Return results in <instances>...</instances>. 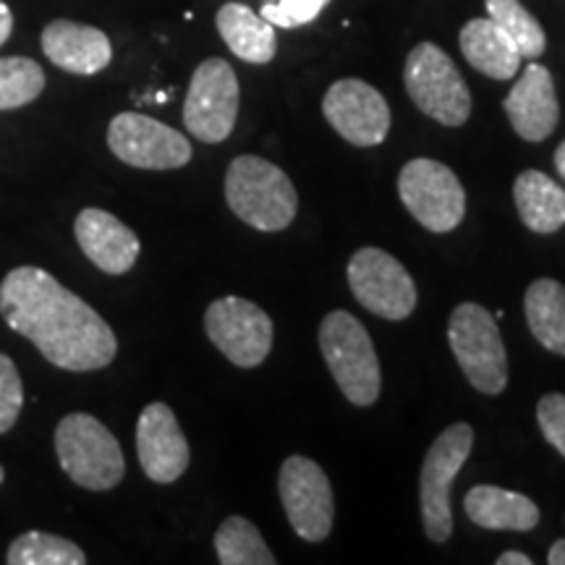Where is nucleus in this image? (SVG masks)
Here are the masks:
<instances>
[{
	"label": "nucleus",
	"mask_w": 565,
	"mask_h": 565,
	"mask_svg": "<svg viewBox=\"0 0 565 565\" xmlns=\"http://www.w3.org/2000/svg\"><path fill=\"white\" fill-rule=\"evenodd\" d=\"M555 168L561 173V179L565 181V141H561V147L555 150Z\"/></svg>",
	"instance_id": "72a5a7b5"
},
{
	"label": "nucleus",
	"mask_w": 565,
	"mask_h": 565,
	"mask_svg": "<svg viewBox=\"0 0 565 565\" xmlns=\"http://www.w3.org/2000/svg\"><path fill=\"white\" fill-rule=\"evenodd\" d=\"M238 79L228 61L207 58L196 66L183 103V124L194 139L221 145L236 129Z\"/></svg>",
	"instance_id": "1a4fd4ad"
},
{
	"label": "nucleus",
	"mask_w": 565,
	"mask_h": 565,
	"mask_svg": "<svg viewBox=\"0 0 565 565\" xmlns=\"http://www.w3.org/2000/svg\"><path fill=\"white\" fill-rule=\"evenodd\" d=\"M524 312L532 335L547 351L565 356V286L553 278H540L526 288Z\"/></svg>",
	"instance_id": "5701e85b"
},
{
	"label": "nucleus",
	"mask_w": 565,
	"mask_h": 565,
	"mask_svg": "<svg viewBox=\"0 0 565 565\" xmlns=\"http://www.w3.org/2000/svg\"><path fill=\"white\" fill-rule=\"evenodd\" d=\"M217 32L236 58L246 63H270L278 51L275 26L244 3H225L215 17Z\"/></svg>",
	"instance_id": "412c9836"
},
{
	"label": "nucleus",
	"mask_w": 565,
	"mask_h": 565,
	"mask_svg": "<svg viewBox=\"0 0 565 565\" xmlns=\"http://www.w3.org/2000/svg\"><path fill=\"white\" fill-rule=\"evenodd\" d=\"M45 89V74L32 58H0V110H13L38 100Z\"/></svg>",
	"instance_id": "bb28decb"
},
{
	"label": "nucleus",
	"mask_w": 565,
	"mask_h": 565,
	"mask_svg": "<svg viewBox=\"0 0 565 565\" xmlns=\"http://www.w3.org/2000/svg\"><path fill=\"white\" fill-rule=\"evenodd\" d=\"M487 17L515 42L524 58H540L547 47V34L534 13L526 11L521 0H484Z\"/></svg>",
	"instance_id": "393cba45"
},
{
	"label": "nucleus",
	"mask_w": 565,
	"mask_h": 565,
	"mask_svg": "<svg viewBox=\"0 0 565 565\" xmlns=\"http://www.w3.org/2000/svg\"><path fill=\"white\" fill-rule=\"evenodd\" d=\"M11 30H13V13L9 6L0 0V45L11 38Z\"/></svg>",
	"instance_id": "7c9ffc66"
},
{
	"label": "nucleus",
	"mask_w": 565,
	"mask_h": 565,
	"mask_svg": "<svg viewBox=\"0 0 565 565\" xmlns=\"http://www.w3.org/2000/svg\"><path fill=\"white\" fill-rule=\"evenodd\" d=\"M24 406V385L17 372V364L6 353H0V435H6L17 424Z\"/></svg>",
	"instance_id": "c85d7f7f"
},
{
	"label": "nucleus",
	"mask_w": 565,
	"mask_h": 565,
	"mask_svg": "<svg viewBox=\"0 0 565 565\" xmlns=\"http://www.w3.org/2000/svg\"><path fill=\"white\" fill-rule=\"evenodd\" d=\"M3 479H6V471H3V466H0V484H3Z\"/></svg>",
	"instance_id": "f704fd0d"
},
{
	"label": "nucleus",
	"mask_w": 565,
	"mask_h": 565,
	"mask_svg": "<svg viewBox=\"0 0 565 565\" xmlns=\"http://www.w3.org/2000/svg\"><path fill=\"white\" fill-rule=\"evenodd\" d=\"M215 553L223 565H275L259 529L244 515H228L215 532Z\"/></svg>",
	"instance_id": "b1692460"
},
{
	"label": "nucleus",
	"mask_w": 565,
	"mask_h": 565,
	"mask_svg": "<svg viewBox=\"0 0 565 565\" xmlns=\"http://www.w3.org/2000/svg\"><path fill=\"white\" fill-rule=\"evenodd\" d=\"M137 456L141 471L158 484H173L189 469L192 454H189L186 435L168 404L141 408L137 422Z\"/></svg>",
	"instance_id": "2eb2a0df"
},
{
	"label": "nucleus",
	"mask_w": 565,
	"mask_h": 565,
	"mask_svg": "<svg viewBox=\"0 0 565 565\" xmlns=\"http://www.w3.org/2000/svg\"><path fill=\"white\" fill-rule=\"evenodd\" d=\"M76 242L89 263L108 275L129 273L139 257V236L110 212L87 207L74 223Z\"/></svg>",
	"instance_id": "f3484780"
},
{
	"label": "nucleus",
	"mask_w": 565,
	"mask_h": 565,
	"mask_svg": "<svg viewBox=\"0 0 565 565\" xmlns=\"http://www.w3.org/2000/svg\"><path fill=\"white\" fill-rule=\"evenodd\" d=\"M322 113L345 141L356 147L383 145L391 131V108L372 84L341 79L324 92Z\"/></svg>",
	"instance_id": "4468645a"
},
{
	"label": "nucleus",
	"mask_w": 565,
	"mask_h": 565,
	"mask_svg": "<svg viewBox=\"0 0 565 565\" xmlns=\"http://www.w3.org/2000/svg\"><path fill=\"white\" fill-rule=\"evenodd\" d=\"M204 333L231 364L252 370L270 356L275 330L263 307L242 296H225L204 312Z\"/></svg>",
	"instance_id": "9d476101"
},
{
	"label": "nucleus",
	"mask_w": 565,
	"mask_h": 565,
	"mask_svg": "<svg viewBox=\"0 0 565 565\" xmlns=\"http://www.w3.org/2000/svg\"><path fill=\"white\" fill-rule=\"evenodd\" d=\"M503 110L513 131L524 141H545L561 121V103L555 95V82L550 68L542 63H529L519 82L508 92Z\"/></svg>",
	"instance_id": "dca6fc26"
},
{
	"label": "nucleus",
	"mask_w": 565,
	"mask_h": 565,
	"mask_svg": "<svg viewBox=\"0 0 565 565\" xmlns=\"http://www.w3.org/2000/svg\"><path fill=\"white\" fill-rule=\"evenodd\" d=\"M458 42L469 66L498 82L513 79L524 61L515 42L490 17L466 21Z\"/></svg>",
	"instance_id": "aec40b11"
},
{
	"label": "nucleus",
	"mask_w": 565,
	"mask_h": 565,
	"mask_svg": "<svg viewBox=\"0 0 565 565\" xmlns=\"http://www.w3.org/2000/svg\"><path fill=\"white\" fill-rule=\"evenodd\" d=\"M498 565H532L534 561L524 553H519V550H508V553H503L494 561Z\"/></svg>",
	"instance_id": "2f4dec72"
},
{
	"label": "nucleus",
	"mask_w": 565,
	"mask_h": 565,
	"mask_svg": "<svg viewBox=\"0 0 565 565\" xmlns=\"http://www.w3.org/2000/svg\"><path fill=\"white\" fill-rule=\"evenodd\" d=\"M471 445H475V429L466 422H456L437 435V440L429 445L427 456H424L419 477L422 524L424 534L437 545L448 542L454 534L450 490L471 454Z\"/></svg>",
	"instance_id": "423d86ee"
},
{
	"label": "nucleus",
	"mask_w": 565,
	"mask_h": 565,
	"mask_svg": "<svg viewBox=\"0 0 565 565\" xmlns=\"http://www.w3.org/2000/svg\"><path fill=\"white\" fill-rule=\"evenodd\" d=\"M536 422H540L545 440L565 458V395L547 393L536 404Z\"/></svg>",
	"instance_id": "c756f323"
},
{
	"label": "nucleus",
	"mask_w": 565,
	"mask_h": 565,
	"mask_svg": "<svg viewBox=\"0 0 565 565\" xmlns=\"http://www.w3.org/2000/svg\"><path fill=\"white\" fill-rule=\"evenodd\" d=\"M6 563L11 565H84L87 555L79 545L58 534L26 532L11 542Z\"/></svg>",
	"instance_id": "a878e982"
},
{
	"label": "nucleus",
	"mask_w": 565,
	"mask_h": 565,
	"mask_svg": "<svg viewBox=\"0 0 565 565\" xmlns=\"http://www.w3.org/2000/svg\"><path fill=\"white\" fill-rule=\"evenodd\" d=\"M448 341L471 387L500 395L508 387V353L498 320L482 303H458L448 322Z\"/></svg>",
	"instance_id": "39448f33"
},
{
	"label": "nucleus",
	"mask_w": 565,
	"mask_h": 565,
	"mask_svg": "<svg viewBox=\"0 0 565 565\" xmlns=\"http://www.w3.org/2000/svg\"><path fill=\"white\" fill-rule=\"evenodd\" d=\"M225 202L238 221L263 233L294 223L299 194L286 171L257 154H238L225 173Z\"/></svg>",
	"instance_id": "f03ea898"
},
{
	"label": "nucleus",
	"mask_w": 565,
	"mask_h": 565,
	"mask_svg": "<svg viewBox=\"0 0 565 565\" xmlns=\"http://www.w3.org/2000/svg\"><path fill=\"white\" fill-rule=\"evenodd\" d=\"M349 286L366 312L383 320L401 322L416 309V286L412 275L393 254L377 246H364L349 263Z\"/></svg>",
	"instance_id": "f8f14e48"
},
{
	"label": "nucleus",
	"mask_w": 565,
	"mask_h": 565,
	"mask_svg": "<svg viewBox=\"0 0 565 565\" xmlns=\"http://www.w3.org/2000/svg\"><path fill=\"white\" fill-rule=\"evenodd\" d=\"M42 51L68 74L92 76L110 66L113 47L108 34L97 26L55 19L42 30Z\"/></svg>",
	"instance_id": "a211bd4d"
},
{
	"label": "nucleus",
	"mask_w": 565,
	"mask_h": 565,
	"mask_svg": "<svg viewBox=\"0 0 565 565\" xmlns=\"http://www.w3.org/2000/svg\"><path fill=\"white\" fill-rule=\"evenodd\" d=\"M463 511L471 524L490 532H532L542 519L532 498L494 484L471 487L463 498Z\"/></svg>",
	"instance_id": "6ab92c4d"
},
{
	"label": "nucleus",
	"mask_w": 565,
	"mask_h": 565,
	"mask_svg": "<svg viewBox=\"0 0 565 565\" xmlns=\"http://www.w3.org/2000/svg\"><path fill=\"white\" fill-rule=\"evenodd\" d=\"M547 563L550 565H565V540H557L547 553Z\"/></svg>",
	"instance_id": "473e14b6"
},
{
	"label": "nucleus",
	"mask_w": 565,
	"mask_h": 565,
	"mask_svg": "<svg viewBox=\"0 0 565 565\" xmlns=\"http://www.w3.org/2000/svg\"><path fill=\"white\" fill-rule=\"evenodd\" d=\"M398 194L414 221L433 233H450L466 215V192L445 162L416 158L398 175Z\"/></svg>",
	"instance_id": "6e6552de"
},
{
	"label": "nucleus",
	"mask_w": 565,
	"mask_h": 565,
	"mask_svg": "<svg viewBox=\"0 0 565 565\" xmlns=\"http://www.w3.org/2000/svg\"><path fill=\"white\" fill-rule=\"evenodd\" d=\"M280 503L301 540L322 542L333 532L335 498L328 475L307 456H288L278 475Z\"/></svg>",
	"instance_id": "9b49d317"
},
{
	"label": "nucleus",
	"mask_w": 565,
	"mask_h": 565,
	"mask_svg": "<svg viewBox=\"0 0 565 565\" xmlns=\"http://www.w3.org/2000/svg\"><path fill=\"white\" fill-rule=\"evenodd\" d=\"M320 351L335 385L353 406L366 408L380 398L383 374L374 343L362 322L345 309H335L320 324Z\"/></svg>",
	"instance_id": "7ed1b4c3"
},
{
	"label": "nucleus",
	"mask_w": 565,
	"mask_h": 565,
	"mask_svg": "<svg viewBox=\"0 0 565 565\" xmlns=\"http://www.w3.org/2000/svg\"><path fill=\"white\" fill-rule=\"evenodd\" d=\"M404 84L424 116L443 126H463L471 116V92L450 55L435 42H419L406 58Z\"/></svg>",
	"instance_id": "0eeeda50"
},
{
	"label": "nucleus",
	"mask_w": 565,
	"mask_h": 565,
	"mask_svg": "<svg viewBox=\"0 0 565 565\" xmlns=\"http://www.w3.org/2000/svg\"><path fill=\"white\" fill-rule=\"evenodd\" d=\"M108 147L118 160L141 171H175L192 160L181 131L141 113H118L108 126Z\"/></svg>",
	"instance_id": "ddd939ff"
},
{
	"label": "nucleus",
	"mask_w": 565,
	"mask_h": 565,
	"mask_svg": "<svg viewBox=\"0 0 565 565\" xmlns=\"http://www.w3.org/2000/svg\"><path fill=\"white\" fill-rule=\"evenodd\" d=\"M55 454L71 482L105 492L121 484L126 461L116 435L92 414L63 416L55 429Z\"/></svg>",
	"instance_id": "20e7f679"
},
{
	"label": "nucleus",
	"mask_w": 565,
	"mask_h": 565,
	"mask_svg": "<svg viewBox=\"0 0 565 565\" xmlns=\"http://www.w3.org/2000/svg\"><path fill=\"white\" fill-rule=\"evenodd\" d=\"M330 0H270V3L263 6V19L270 21L273 26H280V30H296V26L309 24L320 13L328 9Z\"/></svg>",
	"instance_id": "cd10ccee"
},
{
	"label": "nucleus",
	"mask_w": 565,
	"mask_h": 565,
	"mask_svg": "<svg viewBox=\"0 0 565 565\" xmlns=\"http://www.w3.org/2000/svg\"><path fill=\"white\" fill-rule=\"evenodd\" d=\"M521 223L532 233L550 236L565 225V189L542 171H524L513 183Z\"/></svg>",
	"instance_id": "4be33fe9"
},
{
	"label": "nucleus",
	"mask_w": 565,
	"mask_h": 565,
	"mask_svg": "<svg viewBox=\"0 0 565 565\" xmlns=\"http://www.w3.org/2000/svg\"><path fill=\"white\" fill-rule=\"evenodd\" d=\"M0 315L66 372H95L116 359L118 341L110 324L42 267L24 265L6 275Z\"/></svg>",
	"instance_id": "f257e3e1"
}]
</instances>
